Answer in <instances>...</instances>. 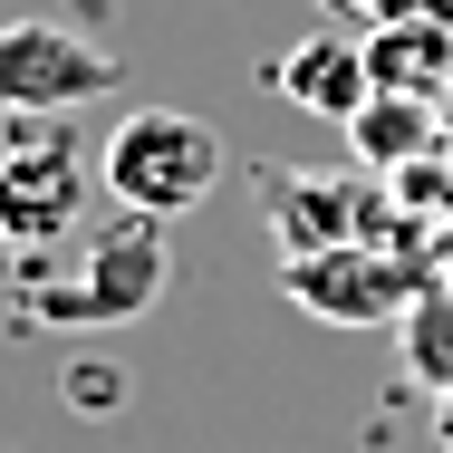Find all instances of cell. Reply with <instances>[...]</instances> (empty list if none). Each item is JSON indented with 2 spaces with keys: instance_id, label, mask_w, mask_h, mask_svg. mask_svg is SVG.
Instances as JSON below:
<instances>
[{
  "instance_id": "cell-1",
  "label": "cell",
  "mask_w": 453,
  "mask_h": 453,
  "mask_svg": "<svg viewBox=\"0 0 453 453\" xmlns=\"http://www.w3.org/2000/svg\"><path fill=\"white\" fill-rule=\"evenodd\" d=\"M165 280H174V242H165V222H145V212H106L88 232H68V242H49V251H19V309H29V328H135L155 299H165Z\"/></svg>"
},
{
  "instance_id": "cell-2",
  "label": "cell",
  "mask_w": 453,
  "mask_h": 453,
  "mask_svg": "<svg viewBox=\"0 0 453 453\" xmlns=\"http://www.w3.org/2000/svg\"><path fill=\"white\" fill-rule=\"evenodd\" d=\"M222 135L203 126V116H183V106H126L116 116V135L96 145V183L126 203V212H145V222H174L193 212L212 183H222Z\"/></svg>"
},
{
  "instance_id": "cell-3",
  "label": "cell",
  "mask_w": 453,
  "mask_h": 453,
  "mask_svg": "<svg viewBox=\"0 0 453 453\" xmlns=\"http://www.w3.org/2000/svg\"><path fill=\"white\" fill-rule=\"evenodd\" d=\"M425 280H434V251H405V242H328L280 261L289 309H309L319 328H386L425 299Z\"/></svg>"
},
{
  "instance_id": "cell-4",
  "label": "cell",
  "mask_w": 453,
  "mask_h": 453,
  "mask_svg": "<svg viewBox=\"0 0 453 453\" xmlns=\"http://www.w3.org/2000/svg\"><path fill=\"white\" fill-rule=\"evenodd\" d=\"M261 212H271L280 261L289 251H328V242H405V251H434V232L395 203L386 174H261Z\"/></svg>"
},
{
  "instance_id": "cell-5",
  "label": "cell",
  "mask_w": 453,
  "mask_h": 453,
  "mask_svg": "<svg viewBox=\"0 0 453 453\" xmlns=\"http://www.w3.org/2000/svg\"><path fill=\"white\" fill-rule=\"evenodd\" d=\"M116 88V58L68 19H10L0 29V116H68Z\"/></svg>"
},
{
  "instance_id": "cell-6",
  "label": "cell",
  "mask_w": 453,
  "mask_h": 453,
  "mask_svg": "<svg viewBox=\"0 0 453 453\" xmlns=\"http://www.w3.org/2000/svg\"><path fill=\"white\" fill-rule=\"evenodd\" d=\"M88 193L96 174L78 165L68 135H19L0 145V242L10 251H49L68 232H88Z\"/></svg>"
},
{
  "instance_id": "cell-7",
  "label": "cell",
  "mask_w": 453,
  "mask_h": 453,
  "mask_svg": "<svg viewBox=\"0 0 453 453\" xmlns=\"http://www.w3.org/2000/svg\"><path fill=\"white\" fill-rule=\"evenodd\" d=\"M271 88L289 96V106H309V116H328V126H348L366 96H376V78H366V39H357V29H319V39L280 49Z\"/></svg>"
},
{
  "instance_id": "cell-8",
  "label": "cell",
  "mask_w": 453,
  "mask_h": 453,
  "mask_svg": "<svg viewBox=\"0 0 453 453\" xmlns=\"http://www.w3.org/2000/svg\"><path fill=\"white\" fill-rule=\"evenodd\" d=\"M366 78L386 96H444L453 88V0H425L415 19L366 29Z\"/></svg>"
},
{
  "instance_id": "cell-9",
  "label": "cell",
  "mask_w": 453,
  "mask_h": 453,
  "mask_svg": "<svg viewBox=\"0 0 453 453\" xmlns=\"http://www.w3.org/2000/svg\"><path fill=\"white\" fill-rule=\"evenodd\" d=\"M338 135H348V155H357L366 174H405V165H425V155H444V106H434V96H366L357 116H348V126H338Z\"/></svg>"
},
{
  "instance_id": "cell-10",
  "label": "cell",
  "mask_w": 453,
  "mask_h": 453,
  "mask_svg": "<svg viewBox=\"0 0 453 453\" xmlns=\"http://www.w3.org/2000/svg\"><path fill=\"white\" fill-rule=\"evenodd\" d=\"M395 348H405V376L453 395V280H425V299L395 319Z\"/></svg>"
},
{
  "instance_id": "cell-11",
  "label": "cell",
  "mask_w": 453,
  "mask_h": 453,
  "mask_svg": "<svg viewBox=\"0 0 453 453\" xmlns=\"http://www.w3.org/2000/svg\"><path fill=\"white\" fill-rule=\"evenodd\" d=\"M319 10H328V19H338V29H386V19H415V10H425V0H319Z\"/></svg>"
},
{
  "instance_id": "cell-12",
  "label": "cell",
  "mask_w": 453,
  "mask_h": 453,
  "mask_svg": "<svg viewBox=\"0 0 453 453\" xmlns=\"http://www.w3.org/2000/svg\"><path fill=\"white\" fill-rule=\"evenodd\" d=\"M434 444L453 453V395H434Z\"/></svg>"
},
{
  "instance_id": "cell-13",
  "label": "cell",
  "mask_w": 453,
  "mask_h": 453,
  "mask_svg": "<svg viewBox=\"0 0 453 453\" xmlns=\"http://www.w3.org/2000/svg\"><path fill=\"white\" fill-rule=\"evenodd\" d=\"M434 280H453V232H434Z\"/></svg>"
},
{
  "instance_id": "cell-14",
  "label": "cell",
  "mask_w": 453,
  "mask_h": 453,
  "mask_svg": "<svg viewBox=\"0 0 453 453\" xmlns=\"http://www.w3.org/2000/svg\"><path fill=\"white\" fill-rule=\"evenodd\" d=\"M0 289H19V251L10 242H0Z\"/></svg>"
},
{
  "instance_id": "cell-15",
  "label": "cell",
  "mask_w": 453,
  "mask_h": 453,
  "mask_svg": "<svg viewBox=\"0 0 453 453\" xmlns=\"http://www.w3.org/2000/svg\"><path fill=\"white\" fill-rule=\"evenodd\" d=\"M434 106H444V155H453V88H444V96H434Z\"/></svg>"
}]
</instances>
